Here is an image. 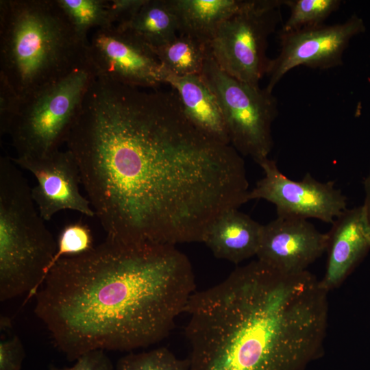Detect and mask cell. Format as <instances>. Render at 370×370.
<instances>
[{
    "label": "cell",
    "instance_id": "obj_19",
    "mask_svg": "<svg viewBox=\"0 0 370 370\" xmlns=\"http://www.w3.org/2000/svg\"><path fill=\"white\" fill-rule=\"evenodd\" d=\"M152 49L165 72L177 77L201 75L210 53L208 45L181 34Z\"/></svg>",
    "mask_w": 370,
    "mask_h": 370
},
{
    "label": "cell",
    "instance_id": "obj_24",
    "mask_svg": "<svg viewBox=\"0 0 370 370\" xmlns=\"http://www.w3.org/2000/svg\"><path fill=\"white\" fill-rule=\"evenodd\" d=\"M21 100L13 88L0 76V134H9L19 111Z\"/></svg>",
    "mask_w": 370,
    "mask_h": 370
},
{
    "label": "cell",
    "instance_id": "obj_17",
    "mask_svg": "<svg viewBox=\"0 0 370 370\" xmlns=\"http://www.w3.org/2000/svg\"><path fill=\"white\" fill-rule=\"evenodd\" d=\"M177 22L178 34L210 44L220 25L238 11L245 0H168Z\"/></svg>",
    "mask_w": 370,
    "mask_h": 370
},
{
    "label": "cell",
    "instance_id": "obj_22",
    "mask_svg": "<svg viewBox=\"0 0 370 370\" xmlns=\"http://www.w3.org/2000/svg\"><path fill=\"white\" fill-rule=\"evenodd\" d=\"M116 370H189L188 358H178L166 347L131 352L116 362Z\"/></svg>",
    "mask_w": 370,
    "mask_h": 370
},
{
    "label": "cell",
    "instance_id": "obj_27",
    "mask_svg": "<svg viewBox=\"0 0 370 370\" xmlns=\"http://www.w3.org/2000/svg\"><path fill=\"white\" fill-rule=\"evenodd\" d=\"M146 0H110L114 25L124 26L136 16Z\"/></svg>",
    "mask_w": 370,
    "mask_h": 370
},
{
    "label": "cell",
    "instance_id": "obj_18",
    "mask_svg": "<svg viewBox=\"0 0 370 370\" xmlns=\"http://www.w3.org/2000/svg\"><path fill=\"white\" fill-rule=\"evenodd\" d=\"M119 27L152 47L164 45L178 35L177 18L168 0H146L131 21Z\"/></svg>",
    "mask_w": 370,
    "mask_h": 370
},
{
    "label": "cell",
    "instance_id": "obj_4",
    "mask_svg": "<svg viewBox=\"0 0 370 370\" xmlns=\"http://www.w3.org/2000/svg\"><path fill=\"white\" fill-rule=\"evenodd\" d=\"M57 0L0 1V76L21 102L88 60Z\"/></svg>",
    "mask_w": 370,
    "mask_h": 370
},
{
    "label": "cell",
    "instance_id": "obj_12",
    "mask_svg": "<svg viewBox=\"0 0 370 370\" xmlns=\"http://www.w3.org/2000/svg\"><path fill=\"white\" fill-rule=\"evenodd\" d=\"M14 162L36 180L32 196L42 218L47 221L61 210H70L95 217L88 198L79 190L82 179L72 153L58 150L43 156H16Z\"/></svg>",
    "mask_w": 370,
    "mask_h": 370
},
{
    "label": "cell",
    "instance_id": "obj_2",
    "mask_svg": "<svg viewBox=\"0 0 370 370\" xmlns=\"http://www.w3.org/2000/svg\"><path fill=\"white\" fill-rule=\"evenodd\" d=\"M188 258L175 245L106 238L59 260L34 312L70 361L95 350L132 351L166 338L195 292Z\"/></svg>",
    "mask_w": 370,
    "mask_h": 370
},
{
    "label": "cell",
    "instance_id": "obj_13",
    "mask_svg": "<svg viewBox=\"0 0 370 370\" xmlns=\"http://www.w3.org/2000/svg\"><path fill=\"white\" fill-rule=\"evenodd\" d=\"M328 234L307 219L278 217L262 225L257 260L286 273L307 271L325 251Z\"/></svg>",
    "mask_w": 370,
    "mask_h": 370
},
{
    "label": "cell",
    "instance_id": "obj_20",
    "mask_svg": "<svg viewBox=\"0 0 370 370\" xmlns=\"http://www.w3.org/2000/svg\"><path fill=\"white\" fill-rule=\"evenodd\" d=\"M57 1L76 33L85 40L90 29L114 25L110 0Z\"/></svg>",
    "mask_w": 370,
    "mask_h": 370
},
{
    "label": "cell",
    "instance_id": "obj_28",
    "mask_svg": "<svg viewBox=\"0 0 370 370\" xmlns=\"http://www.w3.org/2000/svg\"><path fill=\"white\" fill-rule=\"evenodd\" d=\"M365 199L362 205L366 218L370 225V169L363 181Z\"/></svg>",
    "mask_w": 370,
    "mask_h": 370
},
{
    "label": "cell",
    "instance_id": "obj_5",
    "mask_svg": "<svg viewBox=\"0 0 370 370\" xmlns=\"http://www.w3.org/2000/svg\"><path fill=\"white\" fill-rule=\"evenodd\" d=\"M17 167L12 158L0 157V301L26 293L27 302L46 278L57 241Z\"/></svg>",
    "mask_w": 370,
    "mask_h": 370
},
{
    "label": "cell",
    "instance_id": "obj_7",
    "mask_svg": "<svg viewBox=\"0 0 370 370\" xmlns=\"http://www.w3.org/2000/svg\"><path fill=\"white\" fill-rule=\"evenodd\" d=\"M201 75L220 106L230 145L258 164L269 158L273 147L271 126L278 114L273 92L230 76L218 66L210 51Z\"/></svg>",
    "mask_w": 370,
    "mask_h": 370
},
{
    "label": "cell",
    "instance_id": "obj_8",
    "mask_svg": "<svg viewBox=\"0 0 370 370\" xmlns=\"http://www.w3.org/2000/svg\"><path fill=\"white\" fill-rule=\"evenodd\" d=\"M284 0H245L243 7L220 25L209 44L212 58L230 76L259 86L271 59L268 38L282 21Z\"/></svg>",
    "mask_w": 370,
    "mask_h": 370
},
{
    "label": "cell",
    "instance_id": "obj_16",
    "mask_svg": "<svg viewBox=\"0 0 370 370\" xmlns=\"http://www.w3.org/2000/svg\"><path fill=\"white\" fill-rule=\"evenodd\" d=\"M261 229L247 214L230 209L212 224L203 243L216 258L238 264L256 256Z\"/></svg>",
    "mask_w": 370,
    "mask_h": 370
},
{
    "label": "cell",
    "instance_id": "obj_14",
    "mask_svg": "<svg viewBox=\"0 0 370 370\" xmlns=\"http://www.w3.org/2000/svg\"><path fill=\"white\" fill-rule=\"evenodd\" d=\"M328 234L327 263L322 287H338L370 250V225L362 206L347 208L332 223Z\"/></svg>",
    "mask_w": 370,
    "mask_h": 370
},
{
    "label": "cell",
    "instance_id": "obj_6",
    "mask_svg": "<svg viewBox=\"0 0 370 370\" xmlns=\"http://www.w3.org/2000/svg\"><path fill=\"white\" fill-rule=\"evenodd\" d=\"M96 77L88 60L60 81L23 101L9 133L16 156H43L60 150Z\"/></svg>",
    "mask_w": 370,
    "mask_h": 370
},
{
    "label": "cell",
    "instance_id": "obj_1",
    "mask_svg": "<svg viewBox=\"0 0 370 370\" xmlns=\"http://www.w3.org/2000/svg\"><path fill=\"white\" fill-rule=\"evenodd\" d=\"M66 145L112 240L203 243L219 216L249 201L241 154L195 127L173 89L97 77Z\"/></svg>",
    "mask_w": 370,
    "mask_h": 370
},
{
    "label": "cell",
    "instance_id": "obj_21",
    "mask_svg": "<svg viewBox=\"0 0 370 370\" xmlns=\"http://www.w3.org/2000/svg\"><path fill=\"white\" fill-rule=\"evenodd\" d=\"M341 0H284L290 15L280 32H290L324 24L340 8Z\"/></svg>",
    "mask_w": 370,
    "mask_h": 370
},
{
    "label": "cell",
    "instance_id": "obj_3",
    "mask_svg": "<svg viewBox=\"0 0 370 370\" xmlns=\"http://www.w3.org/2000/svg\"><path fill=\"white\" fill-rule=\"evenodd\" d=\"M328 293L308 271L237 267L188 301L189 370H305L323 353Z\"/></svg>",
    "mask_w": 370,
    "mask_h": 370
},
{
    "label": "cell",
    "instance_id": "obj_9",
    "mask_svg": "<svg viewBox=\"0 0 370 370\" xmlns=\"http://www.w3.org/2000/svg\"><path fill=\"white\" fill-rule=\"evenodd\" d=\"M259 165L264 176L249 191V200L264 199L273 204L278 217L312 218L332 224L347 209L345 195L332 181L321 182L310 173L294 181L269 158Z\"/></svg>",
    "mask_w": 370,
    "mask_h": 370
},
{
    "label": "cell",
    "instance_id": "obj_23",
    "mask_svg": "<svg viewBox=\"0 0 370 370\" xmlns=\"http://www.w3.org/2000/svg\"><path fill=\"white\" fill-rule=\"evenodd\" d=\"M56 241V251L47 269V275L59 260L84 254L95 247L90 227L79 221L64 225Z\"/></svg>",
    "mask_w": 370,
    "mask_h": 370
},
{
    "label": "cell",
    "instance_id": "obj_15",
    "mask_svg": "<svg viewBox=\"0 0 370 370\" xmlns=\"http://www.w3.org/2000/svg\"><path fill=\"white\" fill-rule=\"evenodd\" d=\"M166 74V84H169L176 92L188 120L207 136L220 143L230 145L220 106L201 75L177 77Z\"/></svg>",
    "mask_w": 370,
    "mask_h": 370
},
{
    "label": "cell",
    "instance_id": "obj_10",
    "mask_svg": "<svg viewBox=\"0 0 370 370\" xmlns=\"http://www.w3.org/2000/svg\"><path fill=\"white\" fill-rule=\"evenodd\" d=\"M365 30L363 19L353 14L342 23L280 31V53L270 60L267 73L269 80L265 88L273 92L282 78L299 66L328 69L342 65L350 40Z\"/></svg>",
    "mask_w": 370,
    "mask_h": 370
},
{
    "label": "cell",
    "instance_id": "obj_25",
    "mask_svg": "<svg viewBox=\"0 0 370 370\" xmlns=\"http://www.w3.org/2000/svg\"><path fill=\"white\" fill-rule=\"evenodd\" d=\"M25 352L17 336L0 342V370H21Z\"/></svg>",
    "mask_w": 370,
    "mask_h": 370
},
{
    "label": "cell",
    "instance_id": "obj_26",
    "mask_svg": "<svg viewBox=\"0 0 370 370\" xmlns=\"http://www.w3.org/2000/svg\"><path fill=\"white\" fill-rule=\"evenodd\" d=\"M49 370H116V369L104 350L95 349L82 355L71 367L60 368L51 365Z\"/></svg>",
    "mask_w": 370,
    "mask_h": 370
},
{
    "label": "cell",
    "instance_id": "obj_11",
    "mask_svg": "<svg viewBox=\"0 0 370 370\" xmlns=\"http://www.w3.org/2000/svg\"><path fill=\"white\" fill-rule=\"evenodd\" d=\"M87 58L97 77L141 88L166 84L167 74L152 47L116 25L96 29Z\"/></svg>",
    "mask_w": 370,
    "mask_h": 370
}]
</instances>
